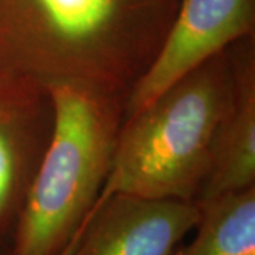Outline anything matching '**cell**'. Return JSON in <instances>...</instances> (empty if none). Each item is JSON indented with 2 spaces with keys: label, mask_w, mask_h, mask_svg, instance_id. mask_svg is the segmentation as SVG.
I'll return each mask as SVG.
<instances>
[{
  "label": "cell",
  "mask_w": 255,
  "mask_h": 255,
  "mask_svg": "<svg viewBox=\"0 0 255 255\" xmlns=\"http://www.w3.org/2000/svg\"><path fill=\"white\" fill-rule=\"evenodd\" d=\"M179 0H0V84L85 81L129 92Z\"/></svg>",
  "instance_id": "1"
},
{
  "label": "cell",
  "mask_w": 255,
  "mask_h": 255,
  "mask_svg": "<svg viewBox=\"0 0 255 255\" xmlns=\"http://www.w3.org/2000/svg\"><path fill=\"white\" fill-rule=\"evenodd\" d=\"M46 88L53 129L7 255H61L100 197L125 121L127 92L85 81Z\"/></svg>",
  "instance_id": "2"
},
{
  "label": "cell",
  "mask_w": 255,
  "mask_h": 255,
  "mask_svg": "<svg viewBox=\"0 0 255 255\" xmlns=\"http://www.w3.org/2000/svg\"><path fill=\"white\" fill-rule=\"evenodd\" d=\"M231 98L226 48L125 118L98 199L121 193L194 203Z\"/></svg>",
  "instance_id": "3"
},
{
  "label": "cell",
  "mask_w": 255,
  "mask_h": 255,
  "mask_svg": "<svg viewBox=\"0 0 255 255\" xmlns=\"http://www.w3.org/2000/svg\"><path fill=\"white\" fill-rule=\"evenodd\" d=\"M255 0H179L145 74L129 90L125 118L236 41L254 36Z\"/></svg>",
  "instance_id": "4"
},
{
  "label": "cell",
  "mask_w": 255,
  "mask_h": 255,
  "mask_svg": "<svg viewBox=\"0 0 255 255\" xmlns=\"http://www.w3.org/2000/svg\"><path fill=\"white\" fill-rule=\"evenodd\" d=\"M199 216L190 201L115 193L97 200L71 255H172Z\"/></svg>",
  "instance_id": "5"
},
{
  "label": "cell",
  "mask_w": 255,
  "mask_h": 255,
  "mask_svg": "<svg viewBox=\"0 0 255 255\" xmlns=\"http://www.w3.org/2000/svg\"><path fill=\"white\" fill-rule=\"evenodd\" d=\"M53 129L46 87L21 82L0 92V251L10 243Z\"/></svg>",
  "instance_id": "6"
},
{
  "label": "cell",
  "mask_w": 255,
  "mask_h": 255,
  "mask_svg": "<svg viewBox=\"0 0 255 255\" xmlns=\"http://www.w3.org/2000/svg\"><path fill=\"white\" fill-rule=\"evenodd\" d=\"M233 98L221 122L209 173L194 203L255 186V37L227 48Z\"/></svg>",
  "instance_id": "7"
},
{
  "label": "cell",
  "mask_w": 255,
  "mask_h": 255,
  "mask_svg": "<svg viewBox=\"0 0 255 255\" xmlns=\"http://www.w3.org/2000/svg\"><path fill=\"white\" fill-rule=\"evenodd\" d=\"M194 204L196 236L172 255H255V186Z\"/></svg>",
  "instance_id": "8"
},
{
  "label": "cell",
  "mask_w": 255,
  "mask_h": 255,
  "mask_svg": "<svg viewBox=\"0 0 255 255\" xmlns=\"http://www.w3.org/2000/svg\"><path fill=\"white\" fill-rule=\"evenodd\" d=\"M82 228H84V227H82ZM82 228H81V231H80V233H78V234H77V236H75V237L73 238V241H71V243L68 244V247H67V248L64 250L63 253H61V255H71V254H73L74 248H75V246H77V243H78V240H80V236H81Z\"/></svg>",
  "instance_id": "9"
},
{
  "label": "cell",
  "mask_w": 255,
  "mask_h": 255,
  "mask_svg": "<svg viewBox=\"0 0 255 255\" xmlns=\"http://www.w3.org/2000/svg\"><path fill=\"white\" fill-rule=\"evenodd\" d=\"M10 87H11V85H10ZM6 88H7V87H4V85H1V84H0V92L3 91V90H6Z\"/></svg>",
  "instance_id": "10"
},
{
  "label": "cell",
  "mask_w": 255,
  "mask_h": 255,
  "mask_svg": "<svg viewBox=\"0 0 255 255\" xmlns=\"http://www.w3.org/2000/svg\"><path fill=\"white\" fill-rule=\"evenodd\" d=\"M0 255H4V253H1V251H0Z\"/></svg>",
  "instance_id": "11"
}]
</instances>
